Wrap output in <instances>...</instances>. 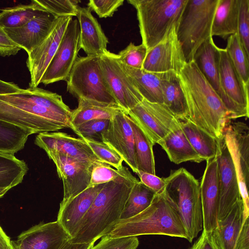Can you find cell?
<instances>
[{
	"mask_svg": "<svg viewBox=\"0 0 249 249\" xmlns=\"http://www.w3.org/2000/svg\"><path fill=\"white\" fill-rule=\"evenodd\" d=\"M71 114L61 95L38 87L0 94V121L33 134L72 129Z\"/></svg>",
	"mask_w": 249,
	"mask_h": 249,
	"instance_id": "cell-1",
	"label": "cell"
},
{
	"mask_svg": "<svg viewBox=\"0 0 249 249\" xmlns=\"http://www.w3.org/2000/svg\"><path fill=\"white\" fill-rule=\"evenodd\" d=\"M185 99L188 119L218 139L231 122L222 100L192 60L178 74Z\"/></svg>",
	"mask_w": 249,
	"mask_h": 249,
	"instance_id": "cell-2",
	"label": "cell"
},
{
	"mask_svg": "<svg viewBox=\"0 0 249 249\" xmlns=\"http://www.w3.org/2000/svg\"><path fill=\"white\" fill-rule=\"evenodd\" d=\"M138 181L129 170L105 183L70 241L74 243H95L108 234L120 220L129 193Z\"/></svg>",
	"mask_w": 249,
	"mask_h": 249,
	"instance_id": "cell-3",
	"label": "cell"
},
{
	"mask_svg": "<svg viewBox=\"0 0 249 249\" xmlns=\"http://www.w3.org/2000/svg\"><path fill=\"white\" fill-rule=\"evenodd\" d=\"M108 235L114 237L163 235L187 239L178 209L164 190L156 194L150 205L142 212L120 220Z\"/></svg>",
	"mask_w": 249,
	"mask_h": 249,
	"instance_id": "cell-4",
	"label": "cell"
},
{
	"mask_svg": "<svg viewBox=\"0 0 249 249\" xmlns=\"http://www.w3.org/2000/svg\"><path fill=\"white\" fill-rule=\"evenodd\" d=\"M164 191L177 207L191 243L203 230L200 183L184 168L172 171L164 178Z\"/></svg>",
	"mask_w": 249,
	"mask_h": 249,
	"instance_id": "cell-5",
	"label": "cell"
},
{
	"mask_svg": "<svg viewBox=\"0 0 249 249\" xmlns=\"http://www.w3.org/2000/svg\"><path fill=\"white\" fill-rule=\"evenodd\" d=\"M187 0H127L136 10L142 44L148 50L178 25Z\"/></svg>",
	"mask_w": 249,
	"mask_h": 249,
	"instance_id": "cell-6",
	"label": "cell"
},
{
	"mask_svg": "<svg viewBox=\"0 0 249 249\" xmlns=\"http://www.w3.org/2000/svg\"><path fill=\"white\" fill-rule=\"evenodd\" d=\"M219 0H187L177 26V36L186 63L193 59L198 47L211 36Z\"/></svg>",
	"mask_w": 249,
	"mask_h": 249,
	"instance_id": "cell-7",
	"label": "cell"
},
{
	"mask_svg": "<svg viewBox=\"0 0 249 249\" xmlns=\"http://www.w3.org/2000/svg\"><path fill=\"white\" fill-rule=\"evenodd\" d=\"M65 81L67 91L77 100L118 105L104 78L99 56L78 57Z\"/></svg>",
	"mask_w": 249,
	"mask_h": 249,
	"instance_id": "cell-8",
	"label": "cell"
},
{
	"mask_svg": "<svg viewBox=\"0 0 249 249\" xmlns=\"http://www.w3.org/2000/svg\"><path fill=\"white\" fill-rule=\"evenodd\" d=\"M223 135L235 167L247 218L249 216V128L243 122H230Z\"/></svg>",
	"mask_w": 249,
	"mask_h": 249,
	"instance_id": "cell-9",
	"label": "cell"
},
{
	"mask_svg": "<svg viewBox=\"0 0 249 249\" xmlns=\"http://www.w3.org/2000/svg\"><path fill=\"white\" fill-rule=\"evenodd\" d=\"M99 57L107 86L118 105L126 113L143 98L125 71L118 54L106 50Z\"/></svg>",
	"mask_w": 249,
	"mask_h": 249,
	"instance_id": "cell-10",
	"label": "cell"
},
{
	"mask_svg": "<svg viewBox=\"0 0 249 249\" xmlns=\"http://www.w3.org/2000/svg\"><path fill=\"white\" fill-rule=\"evenodd\" d=\"M126 114L153 145L181 125L180 121L164 104L151 103L144 99Z\"/></svg>",
	"mask_w": 249,
	"mask_h": 249,
	"instance_id": "cell-11",
	"label": "cell"
},
{
	"mask_svg": "<svg viewBox=\"0 0 249 249\" xmlns=\"http://www.w3.org/2000/svg\"><path fill=\"white\" fill-rule=\"evenodd\" d=\"M80 49L79 24L77 19L72 18L42 77L41 83L48 85L65 81L78 57Z\"/></svg>",
	"mask_w": 249,
	"mask_h": 249,
	"instance_id": "cell-12",
	"label": "cell"
},
{
	"mask_svg": "<svg viewBox=\"0 0 249 249\" xmlns=\"http://www.w3.org/2000/svg\"><path fill=\"white\" fill-rule=\"evenodd\" d=\"M217 141L219 178L218 225L242 198L235 167L223 135L217 139Z\"/></svg>",
	"mask_w": 249,
	"mask_h": 249,
	"instance_id": "cell-13",
	"label": "cell"
},
{
	"mask_svg": "<svg viewBox=\"0 0 249 249\" xmlns=\"http://www.w3.org/2000/svg\"><path fill=\"white\" fill-rule=\"evenodd\" d=\"M55 164L63 185V197L60 205L78 195L89 184L93 162L72 159L59 152H46Z\"/></svg>",
	"mask_w": 249,
	"mask_h": 249,
	"instance_id": "cell-14",
	"label": "cell"
},
{
	"mask_svg": "<svg viewBox=\"0 0 249 249\" xmlns=\"http://www.w3.org/2000/svg\"><path fill=\"white\" fill-rule=\"evenodd\" d=\"M177 26H173L159 43L147 50L142 69L155 73L180 71L186 61L178 39Z\"/></svg>",
	"mask_w": 249,
	"mask_h": 249,
	"instance_id": "cell-15",
	"label": "cell"
},
{
	"mask_svg": "<svg viewBox=\"0 0 249 249\" xmlns=\"http://www.w3.org/2000/svg\"><path fill=\"white\" fill-rule=\"evenodd\" d=\"M72 18H57L47 37L28 54L26 65L30 74L29 88H36L41 83L42 77L54 55Z\"/></svg>",
	"mask_w": 249,
	"mask_h": 249,
	"instance_id": "cell-16",
	"label": "cell"
},
{
	"mask_svg": "<svg viewBox=\"0 0 249 249\" xmlns=\"http://www.w3.org/2000/svg\"><path fill=\"white\" fill-rule=\"evenodd\" d=\"M102 142L116 151L136 174L138 172L134 141L127 114L121 110L110 120L107 129L102 135Z\"/></svg>",
	"mask_w": 249,
	"mask_h": 249,
	"instance_id": "cell-17",
	"label": "cell"
},
{
	"mask_svg": "<svg viewBox=\"0 0 249 249\" xmlns=\"http://www.w3.org/2000/svg\"><path fill=\"white\" fill-rule=\"evenodd\" d=\"M221 84L233 110L234 119L249 116V89L243 84L225 49L220 48Z\"/></svg>",
	"mask_w": 249,
	"mask_h": 249,
	"instance_id": "cell-18",
	"label": "cell"
},
{
	"mask_svg": "<svg viewBox=\"0 0 249 249\" xmlns=\"http://www.w3.org/2000/svg\"><path fill=\"white\" fill-rule=\"evenodd\" d=\"M71 238L57 221L40 223L23 231L13 249H59Z\"/></svg>",
	"mask_w": 249,
	"mask_h": 249,
	"instance_id": "cell-19",
	"label": "cell"
},
{
	"mask_svg": "<svg viewBox=\"0 0 249 249\" xmlns=\"http://www.w3.org/2000/svg\"><path fill=\"white\" fill-rule=\"evenodd\" d=\"M206 161V166L200 183L203 231L212 232L217 226L219 178L217 154Z\"/></svg>",
	"mask_w": 249,
	"mask_h": 249,
	"instance_id": "cell-20",
	"label": "cell"
},
{
	"mask_svg": "<svg viewBox=\"0 0 249 249\" xmlns=\"http://www.w3.org/2000/svg\"><path fill=\"white\" fill-rule=\"evenodd\" d=\"M220 48L213 37L205 41L197 49L193 60L208 82L219 96L228 111L231 119H234L232 106L223 90L219 74Z\"/></svg>",
	"mask_w": 249,
	"mask_h": 249,
	"instance_id": "cell-21",
	"label": "cell"
},
{
	"mask_svg": "<svg viewBox=\"0 0 249 249\" xmlns=\"http://www.w3.org/2000/svg\"><path fill=\"white\" fill-rule=\"evenodd\" d=\"M35 143L45 152L56 151L82 161L99 160L83 139L73 137L64 132L39 133L36 137Z\"/></svg>",
	"mask_w": 249,
	"mask_h": 249,
	"instance_id": "cell-22",
	"label": "cell"
},
{
	"mask_svg": "<svg viewBox=\"0 0 249 249\" xmlns=\"http://www.w3.org/2000/svg\"><path fill=\"white\" fill-rule=\"evenodd\" d=\"M57 18L43 12L21 26L4 29L12 41L29 54L47 37Z\"/></svg>",
	"mask_w": 249,
	"mask_h": 249,
	"instance_id": "cell-23",
	"label": "cell"
},
{
	"mask_svg": "<svg viewBox=\"0 0 249 249\" xmlns=\"http://www.w3.org/2000/svg\"><path fill=\"white\" fill-rule=\"evenodd\" d=\"M104 184L88 188L65 204L60 205L56 221L71 238L74 236L81 220Z\"/></svg>",
	"mask_w": 249,
	"mask_h": 249,
	"instance_id": "cell-24",
	"label": "cell"
},
{
	"mask_svg": "<svg viewBox=\"0 0 249 249\" xmlns=\"http://www.w3.org/2000/svg\"><path fill=\"white\" fill-rule=\"evenodd\" d=\"M77 19L80 27V47L88 56H100L107 50V37L88 7L78 6Z\"/></svg>",
	"mask_w": 249,
	"mask_h": 249,
	"instance_id": "cell-25",
	"label": "cell"
},
{
	"mask_svg": "<svg viewBox=\"0 0 249 249\" xmlns=\"http://www.w3.org/2000/svg\"><path fill=\"white\" fill-rule=\"evenodd\" d=\"M246 219L244 218V202L242 199L212 232L219 249H235L240 231Z\"/></svg>",
	"mask_w": 249,
	"mask_h": 249,
	"instance_id": "cell-26",
	"label": "cell"
},
{
	"mask_svg": "<svg viewBox=\"0 0 249 249\" xmlns=\"http://www.w3.org/2000/svg\"><path fill=\"white\" fill-rule=\"evenodd\" d=\"M158 144L165 151L170 160L175 164L204 161L192 146L181 125L159 141Z\"/></svg>",
	"mask_w": 249,
	"mask_h": 249,
	"instance_id": "cell-27",
	"label": "cell"
},
{
	"mask_svg": "<svg viewBox=\"0 0 249 249\" xmlns=\"http://www.w3.org/2000/svg\"><path fill=\"white\" fill-rule=\"evenodd\" d=\"M161 86L164 104L179 120L188 119V110L178 73H162Z\"/></svg>",
	"mask_w": 249,
	"mask_h": 249,
	"instance_id": "cell-28",
	"label": "cell"
},
{
	"mask_svg": "<svg viewBox=\"0 0 249 249\" xmlns=\"http://www.w3.org/2000/svg\"><path fill=\"white\" fill-rule=\"evenodd\" d=\"M238 0H219L213 18L211 36L224 39L237 33Z\"/></svg>",
	"mask_w": 249,
	"mask_h": 249,
	"instance_id": "cell-29",
	"label": "cell"
},
{
	"mask_svg": "<svg viewBox=\"0 0 249 249\" xmlns=\"http://www.w3.org/2000/svg\"><path fill=\"white\" fill-rule=\"evenodd\" d=\"M123 67L143 99L151 103L163 104L161 86L162 73L149 72L124 65Z\"/></svg>",
	"mask_w": 249,
	"mask_h": 249,
	"instance_id": "cell-30",
	"label": "cell"
},
{
	"mask_svg": "<svg viewBox=\"0 0 249 249\" xmlns=\"http://www.w3.org/2000/svg\"><path fill=\"white\" fill-rule=\"evenodd\" d=\"M78 103L77 108L72 110L71 119L72 130L79 124L89 120L111 119L116 113L124 110L118 105L108 104L83 99H78Z\"/></svg>",
	"mask_w": 249,
	"mask_h": 249,
	"instance_id": "cell-31",
	"label": "cell"
},
{
	"mask_svg": "<svg viewBox=\"0 0 249 249\" xmlns=\"http://www.w3.org/2000/svg\"><path fill=\"white\" fill-rule=\"evenodd\" d=\"M182 129L192 146L203 159L207 160L217 153V139L189 121H180Z\"/></svg>",
	"mask_w": 249,
	"mask_h": 249,
	"instance_id": "cell-32",
	"label": "cell"
},
{
	"mask_svg": "<svg viewBox=\"0 0 249 249\" xmlns=\"http://www.w3.org/2000/svg\"><path fill=\"white\" fill-rule=\"evenodd\" d=\"M132 128L138 171L156 175L154 146L136 123L127 115Z\"/></svg>",
	"mask_w": 249,
	"mask_h": 249,
	"instance_id": "cell-33",
	"label": "cell"
},
{
	"mask_svg": "<svg viewBox=\"0 0 249 249\" xmlns=\"http://www.w3.org/2000/svg\"><path fill=\"white\" fill-rule=\"evenodd\" d=\"M28 170L26 162L14 155L0 152V189L10 190L20 184Z\"/></svg>",
	"mask_w": 249,
	"mask_h": 249,
	"instance_id": "cell-34",
	"label": "cell"
},
{
	"mask_svg": "<svg viewBox=\"0 0 249 249\" xmlns=\"http://www.w3.org/2000/svg\"><path fill=\"white\" fill-rule=\"evenodd\" d=\"M1 90L0 81V93ZM32 134L29 130L0 121V152L14 155L24 147Z\"/></svg>",
	"mask_w": 249,
	"mask_h": 249,
	"instance_id": "cell-35",
	"label": "cell"
},
{
	"mask_svg": "<svg viewBox=\"0 0 249 249\" xmlns=\"http://www.w3.org/2000/svg\"><path fill=\"white\" fill-rule=\"evenodd\" d=\"M156 193L140 181L132 188L121 214L120 220L140 213L151 204Z\"/></svg>",
	"mask_w": 249,
	"mask_h": 249,
	"instance_id": "cell-36",
	"label": "cell"
},
{
	"mask_svg": "<svg viewBox=\"0 0 249 249\" xmlns=\"http://www.w3.org/2000/svg\"><path fill=\"white\" fill-rule=\"evenodd\" d=\"M43 12L31 1L28 4H20L3 9L0 13V25L3 28L21 26L39 16Z\"/></svg>",
	"mask_w": 249,
	"mask_h": 249,
	"instance_id": "cell-37",
	"label": "cell"
},
{
	"mask_svg": "<svg viewBox=\"0 0 249 249\" xmlns=\"http://www.w3.org/2000/svg\"><path fill=\"white\" fill-rule=\"evenodd\" d=\"M225 49L243 84L249 89V57L241 44L237 33L228 38Z\"/></svg>",
	"mask_w": 249,
	"mask_h": 249,
	"instance_id": "cell-38",
	"label": "cell"
},
{
	"mask_svg": "<svg viewBox=\"0 0 249 249\" xmlns=\"http://www.w3.org/2000/svg\"><path fill=\"white\" fill-rule=\"evenodd\" d=\"M39 10L48 12L56 18L76 17L78 3L77 0H33Z\"/></svg>",
	"mask_w": 249,
	"mask_h": 249,
	"instance_id": "cell-39",
	"label": "cell"
},
{
	"mask_svg": "<svg viewBox=\"0 0 249 249\" xmlns=\"http://www.w3.org/2000/svg\"><path fill=\"white\" fill-rule=\"evenodd\" d=\"M128 171V169L124 166L120 169H114L104 162L96 160L93 162L88 188L108 182L125 174Z\"/></svg>",
	"mask_w": 249,
	"mask_h": 249,
	"instance_id": "cell-40",
	"label": "cell"
},
{
	"mask_svg": "<svg viewBox=\"0 0 249 249\" xmlns=\"http://www.w3.org/2000/svg\"><path fill=\"white\" fill-rule=\"evenodd\" d=\"M110 120H89L79 124L72 130L82 139L102 142V133L107 129Z\"/></svg>",
	"mask_w": 249,
	"mask_h": 249,
	"instance_id": "cell-41",
	"label": "cell"
},
{
	"mask_svg": "<svg viewBox=\"0 0 249 249\" xmlns=\"http://www.w3.org/2000/svg\"><path fill=\"white\" fill-rule=\"evenodd\" d=\"M84 140L99 160L113 166L116 169H120L123 167V159L108 145L103 142Z\"/></svg>",
	"mask_w": 249,
	"mask_h": 249,
	"instance_id": "cell-42",
	"label": "cell"
},
{
	"mask_svg": "<svg viewBox=\"0 0 249 249\" xmlns=\"http://www.w3.org/2000/svg\"><path fill=\"white\" fill-rule=\"evenodd\" d=\"M147 50L142 43L135 45L130 42L125 48L118 53L119 58L122 63L126 66L142 69L145 58Z\"/></svg>",
	"mask_w": 249,
	"mask_h": 249,
	"instance_id": "cell-43",
	"label": "cell"
},
{
	"mask_svg": "<svg viewBox=\"0 0 249 249\" xmlns=\"http://www.w3.org/2000/svg\"><path fill=\"white\" fill-rule=\"evenodd\" d=\"M237 35L247 56L249 57V0H238Z\"/></svg>",
	"mask_w": 249,
	"mask_h": 249,
	"instance_id": "cell-44",
	"label": "cell"
},
{
	"mask_svg": "<svg viewBox=\"0 0 249 249\" xmlns=\"http://www.w3.org/2000/svg\"><path fill=\"white\" fill-rule=\"evenodd\" d=\"M90 249H137L139 245L137 236L111 237L107 234Z\"/></svg>",
	"mask_w": 249,
	"mask_h": 249,
	"instance_id": "cell-45",
	"label": "cell"
},
{
	"mask_svg": "<svg viewBox=\"0 0 249 249\" xmlns=\"http://www.w3.org/2000/svg\"><path fill=\"white\" fill-rule=\"evenodd\" d=\"M124 2V0H90L87 5L99 17L106 18L112 17Z\"/></svg>",
	"mask_w": 249,
	"mask_h": 249,
	"instance_id": "cell-46",
	"label": "cell"
},
{
	"mask_svg": "<svg viewBox=\"0 0 249 249\" xmlns=\"http://www.w3.org/2000/svg\"><path fill=\"white\" fill-rule=\"evenodd\" d=\"M136 174L139 177L140 181L156 194L160 193L164 191L165 188L164 178H160L156 175L141 171H138Z\"/></svg>",
	"mask_w": 249,
	"mask_h": 249,
	"instance_id": "cell-47",
	"label": "cell"
},
{
	"mask_svg": "<svg viewBox=\"0 0 249 249\" xmlns=\"http://www.w3.org/2000/svg\"><path fill=\"white\" fill-rule=\"evenodd\" d=\"M21 48L9 37L3 28L0 25V55H15Z\"/></svg>",
	"mask_w": 249,
	"mask_h": 249,
	"instance_id": "cell-48",
	"label": "cell"
},
{
	"mask_svg": "<svg viewBox=\"0 0 249 249\" xmlns=\"http://www.w3.org/2000/svg\"><path fill=\"white\" fill-rule=\"evenodd\" d=\"M189 249H219L213 237L212 232L202 230L200 236Z\"/></svg>",
	"mask_w": 249,
	"mask_h": 249,
	"instance_id": "cell-49",
	"label": "cell"
},
{
	"mask_svg": "<svg viewBox=\"0 0 249 249\" xmlns=\"http://www.w3.org/2000/svg\"><path fill=\"white\" fill-rule=\"evenodd\" d=\"M235 249H249V218L243 223Z\"/></svg>",
	"mask_w": 249,
	"mask_h": 249,
	"instance_id": "cell-50",
	"label": "cell"
},
{
	"mask_svg": "<svg viewBox=\"0 0 249 249\" xmlns=\"http://www.w3.org/2000/svg\"><path fill=\"white\" fill-rule=\"evenodd\" d=\"M94 244V243H74L69 240L59 249H90Z\"/></svg>",
	"mask_w": 249,
	"mask_h": 249,
	"instance_id": "cell-51",
	"label": "cell"
},
{
	"mask_svg": "<svg viewBox=\"0 0 249 249\" xmlns=\"http://www.w3.org/2000/svg\"><path fill=\"white\" fill-rule=\"evenodd\" d=\"M0 249H13L12 241L0 225Z\"/></svg>",
	"mask_w": 249,
	"mask_h": 249,
	"instance_id": "cell-52",
	"label": "cell"
},
{
	"mask_svg": "<svg viewBox=\"0 0 249 249\" xmlns=\"http://www.w3.org/2000/svg\"><path fill=\"white\" fill-rule=\"evenodd\" d=\"M9 190L8 188L0 189V198L2 197Z\"/></svg>",
	"mask_w": 249,
	"mask_h": 249,
	"instance_id": "cell-53",
	"label": "cell"
}]
</instances>
